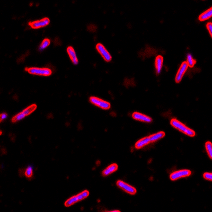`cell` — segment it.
Segmentation results:
<instances>
[{
  "label": "cell",
  "instance_id": "6da1fadb",
  "mask_svg": "<svg viewBox=\"0 0 212 212\" xmlns=\"http://www.w3.org/2000/svg\"><path fill=\"white\" fill-rule=\"evenodd\" d=\"M170 124L173 127L189 137H194L196 135L195 131L186 126L176 118L172 119L170 120Z\"/></svg>",
  "mask_w": 212,
  "mask_h": 212
},
{
  "label": "cell",
  "instance_id": "7a4b0ae2",
  "mask_svg": "<svg viewBox=\"0 0 212 212\" xmlns=\"http://www.w3.org/2000/svg\"><path fill=\"white\" fill-rule=\"evenodd\" d=\"M25 70L27 72H28L29 73L32 75L48 77L52 75V70L48 68H26Z\"/></svg>",
  "mask_w": 212,
  "mask_h": 212
},
{
  "label": "cell",
  "instance_id": "3957f363",
  "mask_svg": "<svg viewBox=\"0 0 212 212\" xmlns=\"http://www.w3.org/2000/svg\"><path fill=\"white\" fill-rule=\"evenodd\" d=\"M90 102L97 107L104 110H108L111 108L110 103L96 97H91L89 98Z\"/></svg>",
  "mask_w": 212,
  "mask_h": 212
},
{
  "label": "cell",
  "instance_id": "277c9868",
  "mask_svg": "<svg viewBox=\"0 0 212 212\" xmlns=\"http://www.w3.org/2000/svg\"><path fill=\"white\" fill-rule=\"evenodd\" d=\"M116 185L124 192L131 195H134L137 193V190L135 188L124 182L122 180H118L116 182Z\"/></svg>",
  "mask_w": 212,
  "mask_h": 212
},
{
  "label": "cell",
  "instance_id": "5b68a950",
  "mask_svg": "<svg viewBox=\"0 0 212 212\" xmlns=\"http://www.w3.org/2000/svg\"><path fill=\"white\" fill-rule=\"evenodd\" d=\"M191 175H192V172L190 170L188 169H183V170L174 171L173 173H171L170 175V179L172 181H176L182 178H186V177H189Z\"/></svg>",
  "mask_w": 212,
  "mask_h": 212
},
{
  "label": "cell",
  "instance_id": "8992f818",
  "mask_svg": "<svg viewBox=\"0 0 212 212\" xmlns=\"http://www.w3.org/2000/svg\"><path fill=\"white\" fill-rule=\"evenodd\" d=\"M50 23V20L48 18H45L44 19L38 20L34 21L28 23L29 26L32 29H37L43 28L49 25Z\"/></svg>",
  "mask_w": 212,
  "mask_h": 212
},
{
  "label": "cell",
  "instance_id": "52a82bcc",
  "mask_svg": "<svg viewBox=\"0 0 212 212\" xmlns=\"http://www.w3.org/2000/svg\"><path fill=\"white\" fill-rule=\"evenodd\" d=\"M96 49L100 54L101 55L104 60L107 62H110L112 60V57L102 44H98L96 45Z\"/></svg>",
  "mask_w": 212,
  "mask_h": 212
},
{
  "label": "cell",
  "instance_id": "ba28073f",
  "mask_svg": "<svg viewBox=\"0 0 212 212\" xmlns=\"http://www.w3.org/2000/svg\"><path fill=\"white\" fill-rule=\"evenodd\" d=\"M188 65L186 62H182V64H181L180 68L179 69L177 73L176 78H175V81L176 82L178 83L181 81L182 77L186 73V71L187 70Z\"/></svg>",
  "mask_w": 212,
  "mask_h": 212
},
{
  "label": "cell",
  "instance_id": "9c48e42d",
  "mask_svg": "<svg viewBox=\"0 0 212 212\" xmlns=\"http://www.w3.org/2000/svg\"><path fill=\"white\" fill-rule=\"evenodd\" d=\"M132 117L134 119L139 121L141 122L151 123L152 122V119L150 117L147 116L146 114H143L139 112H134L132 114Z\"/></svg>",
  "mask_w": 212,
  "mask_h": 212
},
{
  "label": "cell",
  "instance_id": "30bf717a",
  "mask_svg": "<svg viewBox=\"0 0 212 212\" xmlns=\"http://www.w3.org/2000/svg\"><path fill=\"white\" fill-rule=\"evenodd\" d=\"M118 168V167L116 163H113L103 170L102 172V176L103 177L108 176L111 173L116 172Z\"/></svg>",
  "mask_w": 212,
  "mask_h": 212
},
{
  "label": "cell",
  "instance_id": "8fae6325",
  "mask_svg": "<svg viewBox=\"0 0 212 212\" xmlns=\"http://www.w3.org/2000/svg\"><path fill=\"white\" fill-rule=\"evenodd\" d=\"M151 142L148 136L143 137L142 139H139V141H137L135 144V148L136 149H141L143 148V147L147 146L148 145L150 144Z\"/></svg>",
  "mask_w": 212,
  "mask_h": 212
},
{
  "label": "cell",
  "instance_id": "7c38bea8",
  "mask_svg": "<svg viewBox=\"0 0 212 212\" xmlns=\"http://www.w3.org/2000/svg\"><path fill=\"white\" fill-rule=\"evenodd\" d=\"M67 53L69 54V56L71 59V62L74 65H77L79 63V60H78L77 55H76V53H75V51H74L73 48L72 46H69L67 48Z\"/></svg>",
  "mask_w": 212,
  "mask_h": 212
},
{
  "label": "cell",
  "instance_id": "4fadbf2b",
  "mask_svg": "<svg viewBox=\"0 0 212 212\" xmlns=\"http://www.w3.org/2000/svg\"><path fill=\"white\" fill-rule=\"evenodd\" d=\"M165 134L164 131H161L156 133L153 134L152 135L149 136V139L151 143H154L156 141H158L159 139H163V137L165 136Z\"/></svg>",
  "mask_w": 212,
  "mask_h": 212
},
{
  "label": "cell",
  "instance_id": "5bb4252c",
  "mask_svg": "<svg viewBox=\"0 0 212 212\" xmlns=\"http://www.w3.org/2000/svg\"><path fill=\"white\" fill-rule=\"evenodd\" d=\"M163 58L161 55H158L156 57L155 65H156V73L159 74L161 71L162 68L163 66Z\"/></svg>",
  "mask_w": 212,
  "mask_h": 212
},
{
  "label": "cell",
  "instance_id": "9a60e30c",
  "mask_svg": "<svg viewBox=\"0 0 212 212\" xmlns=\"http://www.w3.org/2000/svg\"><path fill=\"white\" fill-rule=\"evenodd\" d=\"M212 8H210L209 9L207 10L206 11L202 13L199 16V20L201 21L207 20L208 19H210L212 17Z\"/></svg>",
  "mask_w": 212,
  "mask_h": 212
},
{
  "label": "cell",
  "instance_id": "2e32d148",
  "mask_svg": "<svg viewBox=\"0 0 212 212\" xmlns=\"http://www.w3.org/2000/svg\"><path fill=\"white\" fill-rule=\"evenodd\" d=\"M79 202V199L77 198V196H73L72 197H70L69 198L65 201V202L64 203V205H65V206L68 207L71 206L72 205L75 204Z\"/></svg>",
  "mask_w": 212,
  "mask_h": 212
},
{
  "label": "cell",
  "instance_id": "e0dca14e",
  "mask_svg": "<svg viewBox=\"0 0 212 212\" xmlns=\"http://www.w3.org/2000/svg\"><path fill=\"white\" fill-rule=\"evenodd\" d=\"M37 106L36 104H32L31 105L29 106V107H27L26 109H24L22 112L23 114H25V116L26 117L27 116H29L31 114H32L34 111L37 109Z\"/></svg>",
  "mask_w": 212,
  "mask_h": 212
},
{
  "label": "cell",
  "instance_id": "ac0fdd59",
  "mask_svg": "<svg viewBox=\"0 0 212 212\" xmlns=\"http://www.w3.org/2000/svg\"><path fill=\"white\" fill-rule=\"evenodd\" d=\"M205 148L207 153L210 159H212V144L210 141H207L205 143Z\"/></svg>",
  "mask_w": 212,
  "mask_h": 212
},
{
  "label": "cell",
  "instance_id": "d6986e66",
  "mask_svg": "<svg viewBox=\"0 0 212 212\" xmlns=\"http://www.w3.org/2000/svg\"><path fill=\"white\" fill-rule=\"evenodd\" d=\"M25 117L26 116H25V114H23V112H20V113L15 114V116H13L12 118L11 122L13 123H15L17 122H19L20 120H22L23 119L25 118Z\"/></svg>",
  "mask_w": 212,
  "mask_h": 212
},
{
  "label": "cell",
  "instance_id": "ffe728a7",
  "mask_svg": "<svg viewBox=\"0 0 212 212\" xmlns=\"http://www.w3.org/2000/svg\"><path fill=\"white\" fill-rule=\"evenodd\" d=\"M77 198L79 199V202L80 201H82L83 199H85L87 197L89 196V192L88 190H84L82 192H81L80 193L77 194Z\"/></svg>",
  "mask_w": 212,
  "mask_h": 212
},
{
  "label": "cell",
  "instance_id": "44dd1931",
  "mask_svg": "<svg viewBox=\"0 0 212 212\" xmlns=\"http://www.w3.org/2000/svg\"><path fill=\"white\" fill-rule=\"evenodd\" d=\"M187 63L188 66H189L190 68H193V66L195 65V64L196 63V61L193 59V57L192 56L191 54H188L187 55Z\"/></svg>",
  "mask_w": 212,
  "mask_h": 212
},
{
  "label": "cell",
  "instance_id": "7402d4cb",
  "mask_svg": "<svg viewBox=\"0 0 212 212\" xmlns=\"http://www.w3.org/2000/svg\"><path fill=\"white\" fill-rule=\"evenodd\" d=\"M50 44H51V40L48 38H45L43 40V41H42V43L40 45V50H43V49H45L46 48H47L50 45Z\"/></svg>",
  "mask_w": 212,
  "mask_h": 212
},
{
  "label": "cell",
  "instance_id": "603a6c76",
  "mask_svg": "<svg viewBox=\"0 0 212 212\" xmlns=\"http://www.w3.org/2000/svg\"><path fill=\"white\" fill-rule=\"evenodd\" d=\"M25 176L27 178H31L33 176V170L31 167H28L25 171Z\"/></svg>",
  "mask_w": 212,
  "mask_h": 212
},
{
  "label": "cell",
  "instance_id": "cb8c5ba5",
  "mask_svg": "<svg viewBox=\"0 0 212 212\" xmlns=\"http://www.w3.org/2000/svg\"><path fill=\"white\" fill-rule=\"evenodd\" d=\"M203 178L210 181H212V173H205L203 174Z\"/></svg>",
  "mask_w": 212,
  "mask_h": 212
},
{
  "label": "cell",
  "instance_id": "d4e9b609",
  "mask_svg": "<svg viewBox=\"0 0 212 212\" xmlns=\"http://www.w3.org/2000/svg\"><path fill=\"white\" fill-rule=\"evenodd\" d=\"M206 28L208 30V32L210 35V37H212V23H208L206 25Z\"/></svg>",
  "mask_w": 212,
  "mask_h": 212
},
{
  "label": "cell",
  "instance_id": "484cf974",
  "mask_svg": "<svg viewBox=\"0 0 212 212\" xmlns=\"http://www.w3.org/2000/svg\"><path fill=\"white\" fill-rule=\"evenodd\" d=\"M8 116V114L6 113H2L1 114V122H2L3 120H4V119H6Z\"/></svg>",
  "mask_w": 212,
  "mask_h": 212
}]
</instances>
